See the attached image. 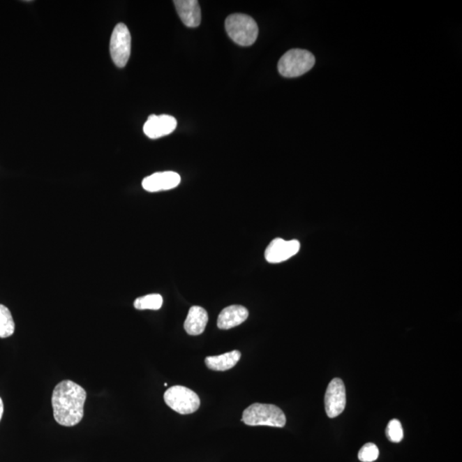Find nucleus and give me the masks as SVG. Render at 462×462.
<instances>
[{
    "label": "nucleus",
    "mask_w": 462,
    "mask_h": 462,
    "mask_svg": "<svg viewBox=\"0 0 462 462\" xmlns=\"http://www.w3.org/2000/svg\"><path fill=\"white\" fill-rule=\"evenodd\" d=\"M87 393L81 385L73 381L59 382L52 392V405L57 423L63 426H74L84 415Z\"/></svg>",
    "instance_id": "nucleus-1"
},
{
    "label": "nucleus",
    "mask_w": 462,
    "mask_h": 462,
    "mask_svg": "<svg viewBox=\"0 0 462 462\" xmlns=\"http://www.w3.org/2000/svg\"><path fill=\"white\" fill-rule=\"evenodd\" d=\"M241 422L250 426H268L282 428L286 425V416L285 412L275 405L253 403L245 409Z\"/></svg>",
    "instance_id": "nucleus-2"
},
{
    "label": "nucleus",
    "mask_w": 462,
    "mask_h": 462,
    "mask_svg": "<svg viewBox=\"0 0 462 462\" xmlns=\"http://www.w3.org/2000/svg\"><path fill=\"white\" fill-rule=\"evenodd\" d=\"M225 29L230 39L242 47L255 43L259 28L253 18L245 14H233L227 17Z\"/></svg>",
    "instance_id": "nucleus-3"
},
{
    "label": "nucleus",
    "mask_w": 462,
    "mask_h": 462,
    "mask_svg": "<svg viewBox=\"0 0 462 462\" xmlns=\"http://www.w3.org/2000/svg\"><path fill=\"white\" fill-rule=\"evenodd\" d=\"M314 64L315 57L311 52L302 49H292L280 59L278 68L283 77L294 78L312 70Z\"/></svg>",
    "instance_id": "nucleus-4"
},
{
    "label": "nucleus",
    "mask_w": 462,
    "mask_h": 462,
    "mask_svg": "<svg viewBox=\"0 0 462 462\" xmlns=\"http://www.w3.org/2000/svg\"><path fill=\"white\" fill-rule=\"evenodd\" d=\"M164 399L172 410L184 415L193 414L200 406L198 395L184 386L176 385L169 388L165 393Z\"/></svg>",
    "instance_id": "nucleus-5"
},
{
    "label": "nucleus",
    "mask_w": 462,
    "mask_h": 462,
    "mask_svg": "<svg viewBox=\"0 0 462 462\" xmlns=\"http://www.w3.org/2000/svg\"><path fill=\"white\" fill-rule=\"evenodd\" d=\"M131 52V36L130 30L124 24H119L113 30L110 52L112 61L119 68L126 66Z\"/></svg>",
    "instance_id": "nucleus-6"
},
{
    "label": "nucleus",
    "mask_w": 462,
    "mask_h": 462,
    "mask_svg": "<svg viewBox=\"0 0 462 462\" xmlns=\"http://www.w3.org/2000/svg\"><path fill=\"white\" fill-rule=\"evenodd\" d=\"M325 411L329 418H336L342 414L346 406V389L340 378L329 382L325 396Z\"/></svg>",
    "instance_id": "nucleus-7"
},
{
    "label": "nucleus",
    "mask_w": 462,
    "mask_h": 462,
    "mask_svg": "<svg viewBox=\"0 0 462 462\" xmlns=\"http://www.w3.org/2000/svg\"><path fill=\"white\" fill-rule=\"evenodd\" d=\"M301 244L297 240L285 241L276 238L269 244L264 257L269 263H281L297 255Z\"/></svg>",
    "instance_id": "nucleus-8"
},
{
    "label": "nucleus",
    "mask_w": 462,
    "mask_h": 462,
    "mask_svg": "<svg viewBox=\"0 0 462 462\" xmlns=\"http://www.w3.org/2000/svg\"><path fill=\"white\" fill-rule=\"evenodd\" d=\"M177 121L170 115H151L144 124V133L150 139H158L172 134L176 130Z\"/></svg>",
    "instance_id": "nucleus-9"
},
{
    "label": "nucleus",
    "mask_w": 462,
    "mask_h": 462,
    "mask_svg": "<svg viewBox=\"0 0 462 462\" xmlns=\"http://www.w3.org/2000/svg\"><path fill=\"white\" fill-rule=\"evenodd\" d=\"M181 177L173 172H157L142 181V187L149 192L170 191L179 185Z\"/></svg>",
    "instance_id": "nucleus-10"
},
{
    "label": "nucleus",
    "mask_w": 462,
    "mask_h": 462,
    "mask_svg": "<svg viewBox=\"0 0 462 462\" xmlns=\"http://www.w3.org/2000/svg\"><path fill=\"white\" fill-rule=\"evenodd\" d=\"M174 5L178 15L187 27L196 28L202 22V10L196 0H175Z\"/></svg>",
    "instance_id": "nucleus-11"
},
{
    "label": "nucleus",
    "mask_w": 462,
    "mask_h": 462,
    "mask_svg": "<svg viewBox=\"0 0 462 462\" xmlns=\"http://www.w3.org/2000/svg\"><path fill=\"white\" fill-rule=\"evenodd\" d=\"M248 310L240 305L227 306L222 310L218 318V327L221 329H229L238 327L247 320Z\"/></svg>",
    "instance_id": "nucleus-12"
},
{
    "label": "nucleus",
    "mask_w": 462,
    "mask_h": 462,
    "mask_svg": "<svg viewBox=\"0 0 462 462\" xmlns=\"http://www.w3.org/2000/svg\"><path fill=\"white\" fill-rule=\"evenodd\" d=\"M208 322V314L202 306H194L189 309L187 319L185 320V331L191 336L202 334Z\"/></svg>",
    "instance_id": "nucleus-13"
},
{
    "label": "nucleus",
    "mask_w": 462,
    "mask_h": 462,
    "mask_svg": "<svg viewBox=\"0 0 462 462\" xmlns=\"http://www.w3.org/2000/svg\"><path fill=\"white\" fill-rule=\"evenodd\" d=\"M241 353L238 350H234L218 356H209L204 359L208 368L218 372L233 368L238 362L240 361Z\"/></svg>",
    "instance_id": "nucleus-14"
},
{
    "label": "nucleus",
    "mask_w": 462,
    "mask_h": 462,
    "mask_svg": "<svg viewBox=\"0 0 462 462\" xmlns=\"http://www.w3.org/2000/svg\"><path fill=\"white\" fill-rule=\"evenodd\" d=\"M15 323L10 310L0 304V338H7L13 336Z\"/></svg>",
    "instance_id": "nucleus-15"
},
{
    "label": "nucleus",
    "mask_w": 462,
    "mask_h": 462,
    "mask_svg": "<svg viewBox=\"0 0 462 462\" xmlns=\"http://www.w3.org/2000/svg\"><path fill=\"white\" fill-rule=\"evenodd\" d=\"M163 305V297L158 294H151L136 299L135 308L138 310H158Z\"/></svg>",
    "instance_id": "nucleus-16"
},
{
    "label": "nucleus",
    "mask_w": 462,
    "mask_h": 462,
    "mask_svg": "<svg viewBox=\"0 0 462 462\" xmlns=\"http://www.w3.org/2000/svg\"><path fill=\"white\" fill-rule=\"evenodd\" d=\"M389 441L400 442L403 438V429L398 419H394L389 422L385 431Z\"/></svg>",
    "instance_id": "nucleus-17"
},
{
    "label": "nucleus",
    "mask_w": 462,
    "mask_h": 462,
    "mask_svg": "<svg viewBox=\"0 0 462 462\" xmlns=\"http://www.w3.org/2000/svg\"><path fill=\"white\" fill-rule=\"evenodd\" d=\"M380 456L378 447L372 442L365 445L359 450L358 454L359 460L362 462H373L378 459Z\"/></svg>",
    "instance_id": "nucleus-18"
},
{
    "label": "nucleus",
    "mask_w": 462,
    "mask_h": 462,
    "mask_svg": "<svg viewBox=\"0 0 462 462\" xmlns=\"http://www.w3.org/2000/svg\"><path fill=\"white\" fill-rule=\"evenodd\" d=\"M3 412V404L2 399L0 398V420H1L2 419Z\"/></svg>",
    "instance_id": "nucleus-19"
}]
</instances>
